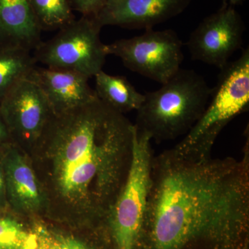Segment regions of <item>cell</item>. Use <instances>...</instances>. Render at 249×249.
<instances>
[{"label": "cell", "instance_id": "1", "mask_svg": "<svg viewBox=\"0 0 249 249\" xmlns=\"http://www.w3.org/2000/svg\"><path fill=\"white\" fill-rule=\"evenodd\" d=\"M249 229V141L240 160L154 155L141 249L232 248Z\"/></svg>", "mask_w": 249, "mask_h": 249}, {"label": "cell", "instance_id": "2", "mask_svg": "<svg viewBox=\"0 0 249 249\" xmlns=\"http://www.w3.org/2000/svg\"><path fill=\"white\" fill-rule=\"evenodd\" d=\"M134 124L98 97L52 115L28 154L50 215L101 222L128 172Z\"/></svg>", "mask_w": 249, "mask_h": 249}, {"label": "cell", "instance_id": "3", "mask_svg": "<svg viewBox=\"0 0 249 249\" xmlns=\"http://www.w3.org/2000/svg\"><path fill=\"white\" fill-rule=\"evenodd\" d=\"M212 89L194 70L180 68L160 89L144 94L134 125L157 142L186 135L206 110Z\"/></svg>", "mask_w": 249, "mask_h": 249}, {"label": "cell", "instance_id": "4", "mask_svg": "<svg viewBox=\"0 0 249 249\" xmlns=\"http://www.w3.org/2000/svg\"><path fill=\"white\" fill-rule=\"evenodd\" d=\"M152 139L134 124L128 172L115 200L101 223L112 249H141L154 155Z\"/></svg>", "mask_w": 249, "mask_h": 249}, {"label": "cell", "instance_id": "5", "mask_svg": "<svg viewBox=\"0 0 249 249\" xmlns=\"http://www.w3.org/2000/svg\"><path fill=\"white\" fill-rule=\"evenodd\" d=\"M249 104V49L220 70L217 85L200 119L174 148L191 158H208L223 129Z\"/></svg>", "mask_w": 249, "mask_h": 249}, {"label": "cell", "instance_id": "6", "mask_svg": "<svg viewBox=\"0 0 249 249\" xmlns=\"http://www.w3.org/2000/svg\"><path fill=\"white\" fill-rule=\"evenodd\" d=\"M102 28L94 17L75 19L36 47L33 54L36 63L93 78L102 71L107 55L100 38Z\"/></svg>", "mask_w": 249, "mask_h": 249}, {"label": "cell", "instance_id": "7", "mask_svg": "<svg viewBox=\"0 0 249 249\" xmlns=\"http://www.w3.org/2000/svg\"><path fill=\"white\" fill-rule=\"evenodd\" d=\"M106 50L131 71L160 84L177 73L183 60L182 41L172 29H146L142 35L106 45Z\"/></svg>", "mask_w": 249, "mask_h": 249}, {"label": "cell", "instance_id": "8", "mask_svg": "<svg viewBox=\"0 0 249 249\" xmlns=\"http://www.w3.org/2000/svg\"><path fill=\"white\" fill-rule=\"evenodd\" d=\"M0 114L11 142L28 155L40 139L53 111L38 85L25 78L1 100Z\"/></svg>", "mask_w": 249, "mask_h": 249}, {"label": "cell", "instance_id": "9", "mask_svg": "<svg viewBox=\"0 0 249 249\" xmlns=\"http://www.w3.org/2000/svg\"><path fill=\"white\" fill-rule=\"evenodd\" d=\"M245 30V22L235 6L223 3L191 33L186 46L193 60L221 70L242 48Z\"/></svg>", "mask_w": 249, "mask_h": 249}, {"label": "cell", "instance_id": "10", "mask_svg": "<svg viewBox=\"0 0 249 249\" xmlns=\"http://www.w3.org/2000/svg\"><path fill=\"white\" fill-rule=\"evenodd\" d=\"M8 206L16 213H46L47 197L30 159L13 142L0 147Z\"/></svg>", "mask_w": 249, "mask_h": 249}, {"label": "cell", "instance_id": "11", "mask_svg": "<svg viewBox=\"0 0 249 249\" xmlns=\"http://www.w3.org/2000/svg\"><path fill=\"white\" fill-rule=\"evenodd\" d=\"M191 0H107L96 17L98 24L129 29H153L181 14Z\"/></svg>", "mask_w": 249, "mask_h": 249}, {"label": "cell", "instance_id": "12", "mask_svg": "<svg viewBox=\"0 0 249 249\" xmlns=\"http://www.w3.org/2000/svg\"><path fill=\"white\" fill-rule=\"evenodd\" d=\"M27 78L42 89L54 114L79 107L98 97L88 84L89 78L70 70L36 66Z\"/></svg>", "mask_w": 249, "mask_h": 249}, {"label": "cell", "instance_id": "13", "mask_svg": "<svg viewBox=\"0 0 249 249\" xmlns=\"http://www.w3.org/2000/svg\"><path fill=\"white\" fill-rule=\"evenodd\" d=\"M42 31L29 0H0V47L34 51Z\"/></svg>", "mask_w": 249, "mask_h": 249}, {"label": "cell", "instance_id": "14", "mask_svg": "<svg viewBox=\"0 0 249 249\" xmlns=\"http://www.w3.org/2000/svg\"><path fill=\"white\" fill-rule=\"evenodd\" d=\"M94 78L98 98L121 114L138 110L143 102L144 94L124 76L108 74L102 70Z\"/></svg>", "mask_w": 249, "mask_h": 249}, {"label": "cell", "instance_id": "15", "mask_svg": "<svg viewBox=\"0 0 249 249\" xmlns=\"http://www.w3.org/2000/svg\"><path fill=\"white\" fill-rule=\"evenodd\" d=\"M36 66L30 51L0 47V102L18 82L27 78Z\"/></svg>", "mask_w": 249, "mask_h": 249}, {"label": "cell", "instance_id": "16", "mask_svg": "<svg viewBox=\"0 0 249 249\" xmlns=\"http://www.w3.org/2000/svg\"><path fill=\"white\" fill-rule=\"evenodd\" d=\"M42 30H55L74 20L69 0H29Z\"/></svg>", "mask_w": 249, "mask_h": 249}, {"label": "cell", "instance_id": "17", "mask_svg": "<svg viewBox=\"0 0 249 249\" xmlns=\"http://www.w3.org/2000/svg\"><path fill=\"white\" fill-rule=\"evenodd\" d=\"M0 210V249H36L37 236L16 218Z\"/></svg>", "mask_w": 249, "mask_h": 249}, {"label": "cell", "instance_id": "18", "mask_svg": "<svg viewBox=\"0 0 249 249\" xmlns=\"http://www.w3.org/2000/svg\"><path fill=\"white\" fill-rule=\"evenodd\" d=\"M73 11H76L86 17H96L107 0H69Z\"/></svg>", "mask_w": 249, "mask_h": 249}, {"label": "cell", "instance_id": "19", "mask_svg": "<svg viewBox=\"0 0 249 249\" xmlns=\"http://www.w3.org/2000/svg\"><path fill=\"white\" fill-rule=\"evenodd\" d=\"M34 231L37 236V247L36 249H61L55 234L51 232L42 224H36Z\"/></svg>", "mask_w": 249, "mask_h": 249}, {"label": "cell", "instance_id": "20", "mask_svg": "<svg viewBox=\"0 0 249 249\" xmlns=\"http://www.w3.org/2000/svg\"><path fill=\"white\" fill-rule=\"evenodd\" d=\"M61 249H93L83 241L72 236H64L55 234Z\"/></svg>", "mask_w": 249, "mask_h": 249}, {"label": "cell", "instance_id": "21", "mask_svg": "<svg viewBox=\"0 0 249 249\" xmlns=\"http://www.w3.org/2000/svg\"><path fill=\"white\" fill-rule=\"evenodd\" d=\"M9 209L8 206L7 198H6V181L4 169L0 160V210L6 211Z\"/></svg>", "mask_w": 249, "mask_h": 249}, {"label": "cell", "instance_id": "22", "mask_svg": "<svg viewBox=\"0 0 249 249\" xmlns=\"http://www.w3.org/2000/svg\"><path fill=\"white\" fill-rule=\"evenodd\" d=\"M10 142H11V140L9 132L0 114V147Z\"/></svg>", "mask_w": 249, "mask_h": 249}, {"label": "cell", "instance_id": "23", "mask_svg": "<svg viewBox=\"0 0 249 249\" xmlns=\"http://www.w3.org/2000/svg\"><path fill=\"white\" fill-rule=\"evenodd\" d=\"M223 3H227V4L231 5V6H237L243 4L246 0H222Z\"/></svg>", "mask_w": 249, "mask_h": 249}, {"label": "cell", "instance_id": "24", "mask_svg": "<svg viewBox=\"0 0 249 249\" xmlns=\"http://www.w3.org/2000/svg\"><path fill=\"white\" fill-rule=\"evenodd\" d=\"M249 249V242H247V243L244 244V245L238 246V247H232V248H228V249Z\"/></svg>", "mask_w": 249, "mask_h": 249}]
</instances>
